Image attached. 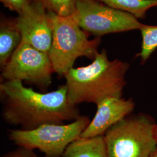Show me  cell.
Masks as SVG:
<instances>
[{
    "instance_id": "obj_1",
    "label": "cell",
    "mask_w": 157,
    "mask_h": 157,
    "mask_svg": "<svg viewBox=\"0 0 157 157\" xmlns=\"http://www.w3.org/2000/svg\"><path fill=\"white\" fill-rule=\"evenodd\" d=\"M2 117L6 124L22 130L36 129L45 124H65L80 116L78 105L71 101L66 84L50 92H38L18 80L0 83Z\"/></svg>"
},
{
    "instance_id": "obj_13",
    "label": "cell",
    "mask_w": 157,
    "mask_h": 157,
    "mask_svg": "<svg viewBox=\"0 0 157 157\" xmlns=\"http://www.w3.org/2000/svg\"><path fill=\"white\" fill-rule=\"evenodd\" d=\"M140 32L142 43L137 56L140 58L141 63L144 64L157 48V25H145Z\"/></svg>"
},
{
    "instance_id": "obj_15",
    "label": "cell",
    "mask_w": 157,
    "mask_h": 157,
    "mask_svg": "<svg viewBox=\"0 0 157 157\" xmlns=\"http://www.w3.org/2000/svg\"><path fill=\"white\" fill-rule=\"evenodd\" d=\"M0 1L6 8L19 14L30 4L33 0H0Z\"/></svg>"
},
{
    "instance_id": "obj_11",
    "label": "cell",
    "mask_w": 157,
    "mask_h": 157,
    "mask_svg": "<svg viewBox=\"0 0 157 157\" xmlns=\"http://www.w3.org/2000/svg\"><path fill=\"white\" fill-rule=\"evenodd\" d=\"M61 157H107L104 136L79 137L67 146Z\"/></svg>"
},
{
    "instance_id": "obj_18",
    "label": "cell",
    "mask_w": 157,
    "mask_h": 157,
    "mask_svg": "<svg viewBox=\"0 0 157 157\" xmlns=\"http://www.w3.org/2000/svg\"><path fill=\"white\" fill-rule=\"evenodd\" d=\"M154 136H155V138L156 140L157 141V124H155V128H154Z\"/></svg>"
},
{
    "instance_id": "obj_17",
    "label": "cell",
    "mask_w": 157,
    "mask_h": 157,
    "mask_svg": "<svg viewBox=\"0 0 157 157\" xmlns=\"http://www.w3.org/2000/svg\"><path fill=\"white\" fill-rule=\"evenodd\" d=\"M150 157H157V146L156 148L154 149V150L152 152Z\"/></svg>"
},
{
    "instance_id": "obj_12",
    "label": "cell",
    "mask_w": 157,
    "mask_h": 157,
    "mask_svg": "<svg viewBox=\"0 0 157 157\" xmlns=\"http://www.w3.org/2000/svg\"><path fill=\"white\" fill-rule=\"evenodd\" d=\"M115 10L130 13L136 18L144 19L147 12L157 6V0H97Z\"/></svg>"
},
{
    "instance_id": "obj_2",
    "label": "cell",
    "mask_w": 157,
    "mask_h": 157,
    "mask_svg": "<svg viewBox=\"0 0 157 157\" xmlns=\"http://www.w3.org/2000/svg\"><path fill=\"white\" fill-rule=\"evenodd\" d=\"M130 65L120 59L110 60L107 51L98 52L92 62L72 67L64 78L68 96L73 104L100 102L112 97H122Z\"/></svg>"
},
{
    "instance_id": "obj_10",
    "label": "cell",
    "mask_w": 157,
    "mask_h": 157,
    "mask_svg": "<svg viewBox=\"0 0 157 157\" xmlns=\"http://www.w3.org/2000/svg\"><path fill=\"white\" fill-rule=\"evenodd\" d=\"M22 41L15 19L1 17L0 21V67H4Z\"/></svg>"
},
{
    "instance_id": "obj_5",
    "label": "cell",
    "mask_w": 157,
    "mask_h": 157,
    "mask_svg": "<svg viewBox=\"0 0 157 157\" xmlns=\"http://www.w3.org/2000/svg\"><path fill=\"white\" fill-rule=\"evenodd\" d=\"M90 122L88 117L81 115L67 124H45L29 130L11 129L8 137L17 146L37 149L45 157H61L67 146L80 137Z\"/></svg>"
},
{
    "instance_id": "obj_16",
    "label": "cell",
    "mask_w": 157,
    "mask_h": 157,
    "mask_svg": "<svg viewBox=\"0 0 157 157\" xmlns=\"http://www.w3.org/2000/svg\"><path fill=\"white\" fill-rule=\"evenodd\" d=\"M2 157H39L33 150L19 147L4 154Z\"/></svg>"
},
{
    "instance_id": "obj_6",
    "label": "cell",
    "mask_w": 157,
    "mask_h": 157,
    "mask_svg": "<svg viewBox=\"0 0 157 157\" xmlns=\"http://www.w3.org/2000/svg\"><path fill=\"white\" fill-rule=\"evenodd\" d=\"M75 11L71 16L89 34L101 37L108 34L139 30L144 26L137 18L97 0H75Z\"/></svg>"
},
{
    "instance_id": "obj_4",
    "label": "cell",
    "mask_w": 157,
    "mask_h": 157,
    "mask_svg": "<svg viewBox=\"0 0 157 157\" xmlns=\"http://www.w3.org/2000/svg\"><path fill=\"white\" fill-rule=\"evenodd\" d=\"M154 120L140 113L130 115L104 135L107 157H150L157 146Z\"/></svg>"
},
{
    "instance_id": "obj_14",
    "label": "cell",
    "mask_w": 157,
    "mask_h": 157,
    "mask_svg": "<svg viewBox=\"0 0 157 157\" xmlns=\"http://www.w3.org/2000/svg\"><path fill=\"white\" fill-rule=\"evenodd\" d=\"M40 3L47 11L62 17H68L75 11V0H34Z\"/></svg>"
},
{
    "instance_id": "obj_7",
    "label": "cell",
    "mask_w": 157,
    "mask_h": 157,
    "mask_svg": "<svg viewBox=\"0 0 157 157\" xmlns=\"http://www.w3.org/2000/svg\"><path fill=\"white\" fill-rule=\"evenodd\" d=\"M1 82L18 80L47 92L54 73L48 54L22 40L10 61L1 69Z\"/></svg>"
},
{
    "instance_id": "obj_8",
    "label": "cell",
    "mask_w": 157,
    "mask_h": 157,
    "mask_svg": "<svg viewBox=\"0 0 157 157\" xmlns=\"http://www.w3.org/2000/svg\"><path fill=\"white\" fill-rule=\"evenodd\" d=\"M15 20L22 40L48 54L52 41V28L45 8L33 0L18 14Z\"/></svg>"
},
{
    "instance_id": "obj_9",
    "label": "cell",
    "mask_w": 157,
    "mask_h": 157,
    "mask_svg": "<svg viewBox=\"0 0 157 157\" xmlns=\"http://www.w3.org/2000/svg\"><path fill=\"white\" fill-rule=\"evenodd\" d=\"M96 105L97 111L94 118L80 137L104 136L113 125L131 115L135 109V102L132 98L112 97L102 100Z\"/></svg>"
},
{
    "instance_id": "obj_3",
    "label": "cell",
    "mask_w": 157,
    "mask_h": 157,
    "mask_svg": "<svg viewBox=\"0 0 157 157\" xmlns=\"http://www.w3.org/2000/svg\"><path fill=\"white\" fill-rule=\"evenodd\" d=\"M52 28V41L48 52L54 73L63 77L79 57L95 58L101 37L90 40L89 34L78 26L71 16L62 17L48 11Z\"/></svg>"
}]
</instances>
